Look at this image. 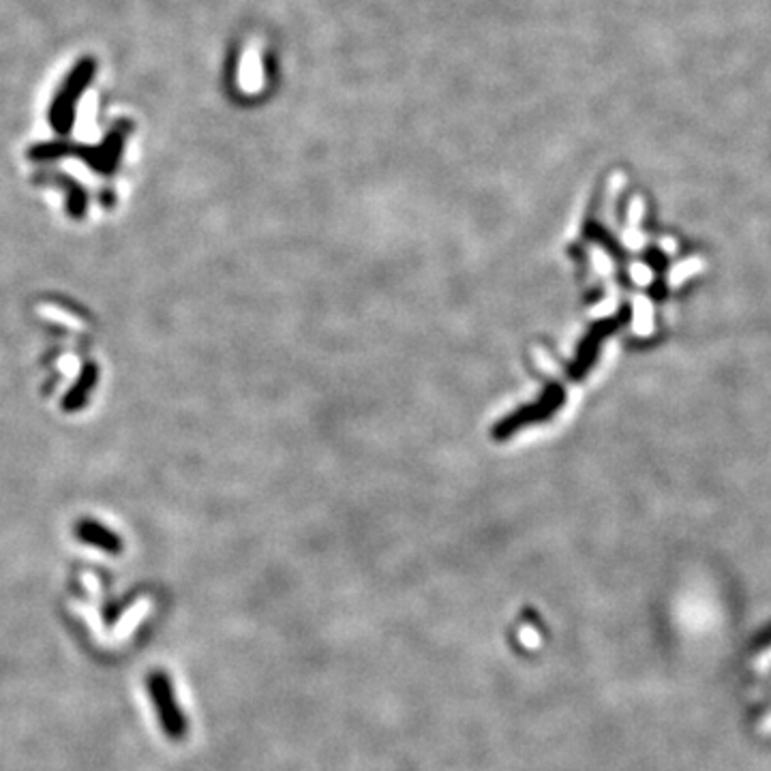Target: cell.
<instances>
[{
    "label": "cell",
    "mask_w": 771,
    "mask_h": 771,
    "mask_svg": "<svg viewBox=\"0 0 771 771\" xmlns=\"http://www.w3.org/2000/svg\"><path fill=\"white\" fill-rule=\"evenodd\" d=\"M94 75H97V60L86 57L77 60L74 69L69 71V75L65 77L63 86L54 97L52 105H49V125L58 136H66L74 129L75 123V110L80 97L88 91V86L92 84Z\"/></svg>",
    "instance_id": "1"
},
{
    "label": "cell",
    "mask_w": 771,
    "mask_h": 771,
    "mask_svg": "<svg viewBox=\"0 0 771 771\" xmlns=\"http://www.w3.org/2000/svg\"><path fill=\"white\" fill-rule=\"evenodd\" d=\"M146 688H148V695L153 698V705L159 714L161 729L165 731V735H168L170 740L174 741L182 740L187 733V720L180 712L179 703H176L174 684H171L168 673H163V670H153L146 679Z\"/></svg>",
    "instance_id": "2"
},
{
    "label": "cell",
    "mask_w": 771,
    "mask_h": 771,
    "mask_svg": "<svg viewBox=\"0 0 771 771\" xmlns=\"http://www.w3.org/2000/svg\"><path fill=\"white\" fill-rule=\"evenodd\" d=\"M125 136H127V125L116 127V129L105 137V142L97 148H82V157L92 165L94 170H99L101 174H110L116 165H118L120 154H123L125 146Z\"/></svg>",
    "instance_id": "3"
},
{
    "label": "cell",
    "mask_w": 771,
    "mask_h": 771,
    "mask_svg": "<svg viewBox=\"0 0 771 771\" xmlns=\"http://www.w3.org/2000/svg\"><path fill=\"white\" fill-rule=\"evenodd\" d=\"M75 534L84 545L97 547L99 551L110 553V556L123 553V540H120V536H116L112 530L97 523V521H80L75 527Z\"/></svg>",
    "instance_id": "4"
},
{
    "label": "cell",
    "mask_w": 771,
    "mask_h": 771,
    "mask_svg": "<svg viewBox=\"0 0 771 771\" xmlns=\"http://www.w3.org/2000/svg\"><path fill=\"white\" fill-rule=\"evenodd\" d=\"M94 384H97V369H94L92 364H91V367L84 369V373H82L80 380H77V384H75L74 390H71L69 395H66V399H65V409L82 407V405L86 403L88 392L92 390Z\"/></svg>",
    "instance_id": "5"
},
{
    "label": "cell",
    "mask_w": 771,
    "mask_h": 771,
    "mask_svg": "<svg viewBox=\"0 0 771 771\" xmlns=\"http://www.w3.org/2000/svg\"><path fill=\"white\" fill-rule=\"evenodd\" d=\"M74 148H71V144H66L63 140L57 142H46V144H39V146L31 148V159L37 161H49V159H60L66 157Z\"/></svg>",
    "instance_id": "6"
},
{
    "label": "cell",
    "mask_w": 771,
    "mask_h": 771,
    "mask_svg": "<svg viewBox=\"0 0 771 771\" xmlns=\"http://www.w3.org/2000/svg\"><path fill=\"white\" fill-rule=\"evenodd\" d=\"M66 188H69V210L74 216H82L86 210V193L82 191V187L77 185V182L69 180L66 182Z\"/></svg>",
    "instance_id": "7"
}]
</instances>
